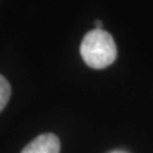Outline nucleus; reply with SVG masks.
<instances>
[{
  "label": "nucleus",
  "instance_id": "nucleus-2",
  "mask_svg": "<svg viewBox=\"0 0 153 153\" xmlns=\"http://www.w3.org/2000/svg\"><path fill=\"white\" fill-rule=\"evenodd\" d=\"M21 153H60V140L55 134H41L28 143Z\"/></svg>",
  "mask_w": 153,
  "mask_h": 153
},
{
  "label": "nucleus",
  "instance_id": "nucleus-1",
  "mask_svg": "<svg viewBox=\"0 0 153 153\" xmlns=\"http://www.w3.org/2000/svg\"><path fill=\"white\" fill-rule=\"evenodd\" d=\"M80 55L91 68L103 69L116 59V44L108 32L94 28L84 36L80 44Z\"/></svg>",
  "mask_w": 153,
  "mask_h": 153
},
{
  "label": "nucleus",
  "instance_id": "nucleus-3",
  "mask_svg": "<svg viewBox=\"0 0 153 153\" xmlns=\"http://www.w3.org/2000/svg\"><path fill=\"white\" fill-rule=\"evenodd\" d=\"M10 93H12L10 84L3 75H0V112L3 111L4 107L7 106V103L9 102Z\"/></svg>",
  "mask_w": 153,
  "mask_h": 153
}]
</instances>
